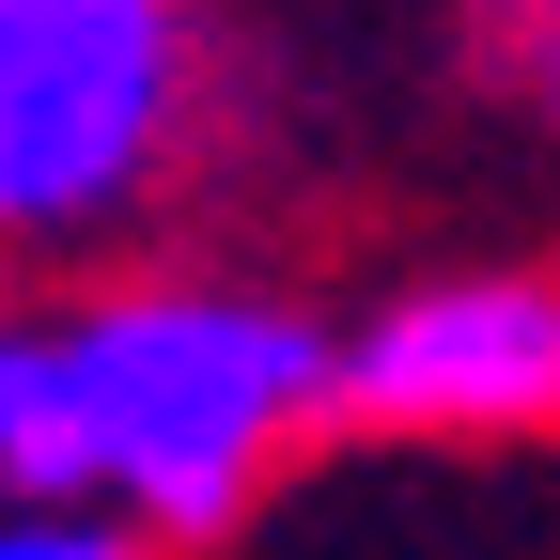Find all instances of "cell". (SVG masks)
<instances>
[{
  "mask_svg": "<svg viewBox=\"0 0 560 560\" xmlns=\"http://www.w3.org/2000/svg\"><path fill=\"white\" fill-rule=\"evenodd\" d=\"M482 16H514V32H560V0H482Z\"/></svg>",
  "mask_w": 560,
  "mask_h": 560,
  "instance_id": "5",
  "label": "cell"
},
{
  "mask_svg": "<svg viewBox=\"0 0 560 560\" xmlns=\"http://www.w3.org/2000/svg\"><path fill=\"white\" fill-rule=\"evenodd\" d=\"M202 79L187 0H0V234L94 249L156 202Z\"/></svg>",
  "mask_w": 560,
  "mask_h": 560,
  "instance_id": "2",
  "label": "cell"
},
{
  "mask_svg": "<svg viewBox=\"0 0 560 560\" xmlns=\"http://www.w3.org/2000/svg\"><path fill=\"white\" fill-rule=\"evenodd\" d=\"M0 560H172V545L109 499H79V514H0Z\"/></svg>",
  "mask_w": 560,
  "mask_h": 560,
  "instance_id": "4",
  "label": "cell"
},
{
  "mask_svg": "<svg viewBox=\"0 0 560 560\" xmlns=\"http://www.w3.org/2000/svg\"><path fill=\"white\" fill-rule=\"evenodd\" d=\"M342 420V327L219 265H140L0 342V499L140 514L156 545H234L265 482Z\"/></svg>",
  "mask_w": 560,
  "mask_h": 560,
  "instance_id": "1",
  "label": "cell"
},
{
  "mask_svg": "<svg viewBox=\"0 0 560 560\" xmlns=\"http://www.w3.org/2000/svg\"><path fill=\"white\" fill-rule=\"evenodd\" d=\"M342 420L420 452H529L560 436V280L545 265H436L342 327Z\"/></svg>",
  "mask_w": 560,
  "mask_h": 560,
  "instance_id": "3",
  "label": "cell"
},
{
  "mask_svg": "<svg viewBox=\"0 0 560 560\" xmlns=\"http://www.w3.org/2000/svg\"><path fill=\"white\" fill-rule=\"evenodd\" d=\"M545 125H560V32H545Z\"/></svg>",
  "mask_w": 560,
  "mask_h": 560,
  "instance_id": "6",
  "label": "cell"
}]
</instances>
